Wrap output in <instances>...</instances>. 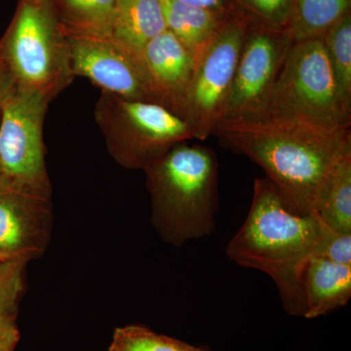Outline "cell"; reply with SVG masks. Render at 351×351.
<instances>
[{
  "label": "cell",
  "mask_w": 351,
  "mask_h": 351,
  "mask_svg": "<svg viewBox=\"0 0 351 351\" xmlns=\"http://www.w3.org/2000/svg\"><path fill=\"white\" fill-rule=\"evenodd\" d=\"M214 135L263 168L291 209L304 215L316 214L332 173L351 154L350 129H328L301 120L223 119Z\"/></svg>",
  "instance_id": "6da1fadb"
},
{
  "label": "cell",
  "mask_w": 351,
  "mask_h": 351,
  "mask_svg": "<svg viewBox=\"0 0 351 351\" xmlns=\"http://www.w3.org/2000/svg\"><path fill=\"white\" fill-rule=\"evenodd\" d=\"M332 232L317 215L291 209L267 178H258L249 213L226 247V255L240 267L271 277L286 313L304 317V270Z\"/></svg>",
  "instance_id": "7a4b0ae2"
},
{
  "label": "cell",
  "mask_w": 351,
  "mask_h": 351,
  "mask_svg": "<svg viewBox=\"0 0 351 351\" xmlns=\"http://www.w3.org/2000/svg\"><path fill=\"white\" fill-rule=\"evenodd\" d=\"M144 171L152 226L165 243L180 247L214 232L219 164L211 149L180 143Z\"/></svg>",
  "instance_id": "3957f363"
},
{
  "label": "cell",
  "mask_w": 351,
  "mask_h": 351,
  "mask_svg": "<svg viewBox=\"0 0 351 351\" xmlns=\"http://www.w3.org/2000/svg\"><path fill=\"white\" fill-rule=\"evenodd\" d=\"M0 60L17 87L39 90L55 99L71 84L75 77L54 0H19L0 39Z\"/></svg>",
  "instance_id": "277c9868"
},
{
  "label": "cell",
  "mask_w": 351,
  "mask_h": 351,
  "mask_svg": "<svg viewBox=\"0 0 351 351\" xmlns=\"http://www.w3.org/2000/svg\"><path fill=\"white\" fill-rule=\"evenodd\" d=\"M263 117L301 120L328 129H350L351 112L339 99L321 38L293 43Z\"/></svg>",
  "instance_id": "5b68a950"
},
{
  "label": "cell",
  "mask_w": 351,
  "mask_h": 351,
  "mask_svg": "<svg viewBox=\"0 0 351 351\" xmlns=\"http://www.w3.org/2000/svg\"><path fill=\"white\" fill-rule=\"evenodd\" d=\"M95 119L115 162L145 170L180 143L193 140L181 117L149 101L128 100L101 92Z\"/></svg>",
  "instance_id": "8992f818"
},
{
  "label": "cell",
  "mask_w": 351,
  "mask_h": 351,
  "mask_svg": "<svg viewBox=\"0 0 351 351\" xmlns=\"http://www.w3.org/2000/svg\"><path fill=\"white\" fill-rule=\"evenodd\" d=\"M248 25L239 16L228 18L196 61L182 119L197 140L214 135L223 119Z\"/></svg>",
  "instance_id": "52a82bcc"
},
{
  "label": "cell",
  "mask_w": 351,
  "mask_h": 351,
  "mask_svg": "<svg viewBox=\"0 0 351 351\" xmlns=\"http://www.w3.org/2000/svg\"><path fill=\"white\" fill-rule=\"evenodd\" d=\"M49 94L16 86L0 110L1 174L29 188L52 193L45 162L43 126Z\"/></svg>",
  "instance_id": "ba28073f"
},
{
  "label": "cell",
  "mask_w": 351,
  "mask_h": 351,
  "mask_svg": "<svg viewBox=\"0 0 351 351\" xmlns=\"http://www.w3.org/2000/svg\"><path fill=\"white\" fill-rule=\"evenodd\" d=\"M293 43L288 29H274L261 23L248 25L223 119H260L265 114L272 88Z\"/></svg>",
  "instance_id": "9c48e42d"
},
{
  "label": "cell",
  "mask_w": 351,
  "mask_h": 351,
  "mask_svg": "<svg viewBox=\"0 0 351 351\" xmlns=\"http://www.w3.org/2000/svg\"><path fill=\"white\" fill-rule=\"evenodd\" d=\"M51 195L0 175V257H43L52 233Z\"/></svg>",
  "instance_id": "30bf717a"
},
{
  "label": "cell",
  "mask_w": 351,
  "mask_h": 351,
  "mask_svg": "<svg viewBox=\"0 0 351 351\" xmlns=\"http://www.w3.org/2000/svg\"><path fill=\"white\" fill-rule=\"evenodd\" d=\"M64 36L73 77L87 78L101 92L121 98L151 101L141 55L126 49L112 36Z\"/></svg>",
  "instance_id": "8fae6325"
},
{
  "label": "cell",
  "mask_w": 351,
  "mask_h": 351,
  "mask_svg": "<svg viewBox=\"0 0 351 351\" xmlns=\"http://www.w3.org/2000/svg\"><path fill=\"white\" fill-rule=\"evenodd\" d=\"M141 58L149 101L182 119L197 59L169 31L152 39Z\"/></svg>",
  "instance_id": "7c38bea8"
},
{
  "label": "cell",
  "mask_w": 351,
  "mask_h": 351,
  "mask_svg": "<svg viewBox=\"0 0 351 351\" xmlns=\"http://www.w3.org/2000/svg\"><path fill=\"white\" fill-rule=\"evenodd\" d=\"M304 315L319 317L345 306L351 298V265L313 257L307 263L302 278Z\"/></svg>",
  "instance_id": "4fadbf2b"
},
{
  "label": "cell",
  "mask_w": 351,
  "mask_h": 351,
  "mask_svg": "<svg viewBox=\"0 0 351 351\" xmlns=\"http://www.w3.org/2000/svg\"><path fill=\"white\" fill-rule=\"evenodd\" d=\"M167 31L161 0H119L112 38L141 55L145 46Z\"/></svg>",
  "instance_id": "5bb4252c"
},
{
  "label": "cell",
  "mask_w": 351,
  "mask_h": 351,
  "mask_svg": "<svg viewBox=\"0 0 351 351\" xmlns=\"http://www.w3.org/2000/svg\"><path fill=\"white\" fill-rule=\"evenodd\" d=\"M167 31L196 58L211 43L228 18L179 0H161Z\"/></svg>",
  "instance_id": "9a60e30c"
},
{
  "label": "cell",
  "mask_w": 351,
  "mask_h": 351,
  "mask_svg": "<svg viewBox=\"0 0 351 351\" xmlns=\"http://www.w3.org/2000/svg\"><path fill=\"white\" fill-rule=\"evenodd\" d=\"M119 0H54L64 34L112 36Z\"/></svg>",
  "instance_id": "2e32d148"
},
{
  "label": "cell",
  "mask_w": 351,
  "mask_h": 351,
  "mask_svg": "<svg viewBox=\"0 0 351 351\" xmlns=\"http://www.w3.org/2000/svg\"><path fill=\"white\" fill-rule=\"evenodd\" d=\"M350 0H293L289 31L294 43L321 38L350 12Z\"/></svg>",
  "instance_id": "e0dca14e"
},
{
  "label": "cell",
  "mask_w": 351,
  "mask_h": 351,
  "mask_svg": "<svg viewBox=\"0 0 351 351\" xmlns=\"http://www.w3.org/2000/svg\"><path fill=\"white\" fill-rule=\"evenodd\" d=\"M315 213L332 232L351 233V154L337 166Z\"/></svg>",
  "instance_id": "ac0fdd59"
},
{
  "label": "cell",
  "mask_w": 351,
  "mask_h": 351,
  "mask_svg": "<svg viewBox=\"0 0 351 351\" xmlns=\"http://www.w3.org/2000/svg\"><path fill=\"white\" fill-rule=\"evenodd\" d=\"M335 82L338 88L339 99L348 112H351V16L348 12L332 25L321 38Z\"/></svg>",
  "instance_id": "d6986e66"
},
{
  "label": "cell",
  "mask_w": 351,
  "mask_h": 351,
  "mask_svg": "<svg viewBox=\"0 0 351 351\" xmlns=\"http://www.w3.org/2000/svg\"><path fill=\"white\" fill-rule=\"evenodd\" d=\"M108 351H209L184 341L157 334L142 325L119 327L112 334Z\"/></svg>",
  "instance_id": "ffe728a7"
},
{
  "label": "cell",
  "mask_w": 351,
  "mask_h": 351,
  "mask_svg": "<svg viewBox=\"0 0 351 351\" xmlns=\"http://www.w3.org/2000/svg\"><path fill=\"white\" fill-rule=\"evenodd\" d=\"M27 262L0 258V308L18 311L25 290V272Z\"/></svg>",
  "instance_id": "44dd1931"
},
{
  "label": "cell",
  "mask_w": 351,
  "mask_h": 351,
  "mask_svg": "<svg viewBox=\"0 0 351 351\" xmlns=\"http://www.w3.org/2000/svg\"><path fill=\"white\" fill-rule=\"evenodd\" d=\"M258 23L274 27L288 29L292 14L293 0H239Z\"/></svg>",
  "instance_id": "7402d4cb"
},
{
  "label": "cell",
  "mask_w": 351,
  "mask_h": 351,
  "mask_svg": "<svg viewBox=\"0 0 351 351\" xmlns=\"http://www.w3.org/2000/svg\"><path fill=\"white\" fill-rule=\"evenodd\" d=\"M318 258L351 265V233L343 234L332 232L323 245Z\"/></svg>",
  "instance_id": "603a6c76"
},
{
  "label": "cell",
  "mask_w": 351,
  "mask_h": 351,
  "mask_svg": "<svg viewBox=\"0 0 351 351\" xmlns=\"http://www.w3.org/2000/svg\"><path fill=\"white\" fill-rule=\"evenodd\" d=\"M18 311L0 308V351H15L20 341Z\"/></svg>",
  "instance_id": "cb8c5ba5"
},
{
  "label": "cell",
  "mask_w": 351,
  "mask_h": 351,
  "mask_svg": "<svg viewBox=\"0 0 351 351\" xmlns=\"http://www.w3.org/2000/svg\"><path fill=\"white\" fill-rule=\"evenodd\" d=\"M179 1L191 4V5L202 7L226 18L237 15L232 0H179Z\"/></svg>",
  "instance_id": "d4e9b609"
},
{
  "label": "cell",
  "mask_w": 351,
  "mask_h": 351,
  "mask_svg": "<svg viewBox=\"0 0 351 351\" xmlns=\"http://www.w3.org/2000/svg\"><path fill=\"white\" fill-rule=\"evenodd\" d=\"M17 84L12 73L7 68L6 64L1 62L0 63V110L8 97L12 94Z\"/></svg>",
  "instance_id": "484cf974"
},
{
  "label": "cell",
  "mask_w": 351,
  "mask_h": 351,
  "mask_svg": "<svg viewBox=\"0 0 351 351\" xmlns=\"http://www.w3.org/2000/svg\"><path fill=\"white\" fill-rule=\"evenodd\" d=\"M0 175H1V169H0Z\"/></svg>",
  "instance_id": "4316f807"
},
{
  "label": "cell",
  "mask_w": 351,
  "mask_h": 351,
  "mask_svg": "<svg viewBox=\"0 0 351 351\" xmlns=\"http://www.w3.org/2000/svg\"><path fill=\"white\" fill-rule=\"evenodd\" d=\"M0 63H1V60H0Z\"/></svg>",
  "instance_id": "83f0119b"
},
{
  "label": "cell",
  "mask_w": 351,
  "mask_h": 351,
  "mask_svg": "<svg viewBox=\"0 0 351 351\" xmlns=\"http://www.w3.org/2000/svg\"><path fill=\"white\" fill-rule=\"evenodd\" d=\"M0 258H2V257H0Z\"/></svg>",
  "instance_id": "f1b7e54d"
}]
</instances>
